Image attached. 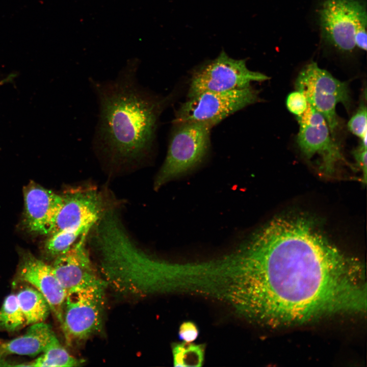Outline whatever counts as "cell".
Instances as JSON below:
<instances>
[{"instance_id": "9a60e30c", "label": "cell", "mask_w": 367, "mask_h": 367, "mask_svg": "<svg viewBox=\"0 0 367 367\" xmlns=\"http://www.w3.org/2000/svg\"><path fill=\"white\" fill-rule=\"evenodd\" d=\"M20 307L26 321V325L43 322L50 311L43 295L34 287L27 286L16 295Z\"/></svg>"}, {"instance_id": "3957f363", "label": "cell", "mask_w": 367, "mask_h": 367, "mask_svg": "<svg viewBox=\"0 0 367 367\" xmlns=\"http://www.w3.org/2000/svg\"><path fill=\"white\" fill-rule=\"evenodd\" d=\"M175 125L166 156L155 178V190L201 163L209 148L213 127L209 124L190 122Z\"/></svg>"}, {"instance_id": "8fae6325", "label": "cell", "mask_w": 367, "mask_h": 367, "mask_svg": "<svg viewBox=\"0 0 367 367\" xmlns=\"http://www.w3.org/2000/svg\"><path fill=\"white\" fill-rule=\"evenodd\" d=\"M88 233H84L69 250L56 257L51 266L67 294L77 288L107 285L98 275L86 247Z\"/></svg>"}, {"instance_id": "6da1fadb", "label": "cell", "mask_w": 367, "mask_h": 367, "mask_svg": "<svg viewBox=\"0 0 367 367\" xmlns=\"http://www.w3.org/2000/svg\"><path fill=\"white\" fill-rule=\"evenodd\" d=\"M207 275L213 299L266 325L366 310L362 263L302 215L273 219L233 251L213 259Z\"/></svg>"}, {"instance_id": "5b68a950", "label": "cell", "mask_w": 367, "mask_h": 367, "mask_svg": "<svg viewBox=\"0 0 367 367\" xmlns=\"http://www.w3.org/2000/svg\"><path fill=\"white\" fill-rule=\"evenodd\" d=\"M106 286L77 288L67 294L61 326L69 345L86 340L100 330Z\"/></svg>"}, {"instance_id": "ba28073f", "label": "cell", "mask_w": 367, "mask_h": 367, "mask_svg": "<svg viewBox=\"0 0 367 367\" xmlns=\"http://www.w3.org/2000/svg\"><path fill=\"white\" fill-rule=\"evenodd\" d=\"M262 73L251 71L244 60H237L222 51L215 59L195 69L188 92L190 98L206 91L222 92L251 86L252 82L267 80Z\"/></svg>"}, {"instance_id": "7c38bea8", "label": "cell", "mask_w": 367, "mask_h": 367, "mask_svg": "<svg viewBox=\"0 0 367 367\" xmlns=\"http://www.w3.org/2000/svg\"><path fill=\"white\" fill-rule=\"evenodd\" d=\"M17 278L30 283L45 297L50 311L60 323L67 292L55 275L52 266L29 252L22 253L17 269Z\"/></svg>"}, {"instance_id": "ffe728a7", "label": "cell", "mask_w": 367, "mask_h": 367, "mask_svg": "<svg viewBox=\"0 0 367 367\" xmlns=\"http://www.w3.org/2000/svg\"><path fill=\"white\" fill-rule=\"evenodd\" d=\"M366 107L361 103L348 123L349 130L361 139L366 138Z\"/></svg>"}, {"instance_id": "7a4b0ae2", "label": "cell", "mask_w": 367, "mask_h": 367, "mask_svg": "<svg viewBox=\"0 0 367 367\" xmlns=\"http://www.w3.org/2000/svg\"><path fill=\"white\" fill-rule=\"evenodd\" d=\"M139 66L132 59L114 79L89 78L98 106L93 147L113 162L143 160L155 143L165 101L139 83Z\"/></svg>"}, {"instance_id": "e0dca14e", "label": "cell", "mask_w": 367, "mask_h": 367, "mask_svg": "<svg viewBox=\"0 0 367 367\" xmlns=\"http://www.w3.org/2000/svg\"><path fill=\"white\" fill-rule=\"evenodd\" d=\"M174 366H201L204 356V346L183 342L172 346Z\"/></svg>"}, {"instance_id": "8992f818", "label": "cell", "mask_w": 367, "mask_h": 367, "mask_svg": "<svg viewBox=\"0 0 367 367\" xmlns=\"http://www.w3.org/2000/svg\"><path fill=\"white\" fill-rule=\"evenodd\" d=\"M258 100L257 91L251 86L227 91L204 92L188 98L177 110L173 123L203 122L213 127Z\"/></svg>"}, {"instance_id": "277c9868", "label": "cell", "mask_w": 367, "mask_h": 367, "mask_svg": "<svg viewBox=\"0 0 367 367\" xmlns=\"http://www.w3.org/2000/svg\"><path fill=\"white\" fill-rule=\"evenodd\" d=\"M295 86L305 96L308 103L324 117L334 138V131L338 124L336 106L341 103L348 109L350 105L347 83L337 80L316 62H311L299 72Z\"/></svg>"}, {"instance_id": "d6986e66", "label": "cell", "mask_w": 367, "mask_h": 367, "mask_svg": "<svg viewBox=\"0 0 367 367\" xmlns=\"http://www.w3.org/2000/svg\"><path fill=\"white\" fill-rule=\"evenodd\" d=\"M90 230H64L51 234L45 244V251L49 256L56 257L69 250L84 233Z\"/></svg>"}, {"instance_id": "603a6c76", "label": "cell", "mask_w": 367, "mask_h": 367, "mask_svg": "<svg viewBox=\"0 0 367 367\" xmlns=\"http://www.w3.org/2000/svg\"><path fill=\"white\" fill-rule=\"evenodd\" d=\"M355 159L363 172L364 179L366 177V147L360 144L359 148L354 152Z\"/></svg>"}, {"instance_id": "30bf717a", "label": "cell", "mask_w": 367, "mask_h": 367, "mask_svg": "<svg viewBox=\"0 0 367 367\" xmlns=\"http://www.w3.org/2000/svg\"><path fill=\"white\" fill-rule=\"evenodd\" d=\"M62 203L49 235L69 229L91 228L103 214L101 199L91 188H74L61 195Z\"/></svg>"}, {"instance_id": "ac0fdd59", "label": "cell", "mask_w": 367, "mask_h": 367, "mask_svg": "<svg viewBox=\"0 0 367 367\" xmlns=\"http://www.w3.org/2000/svg\"><path fill=\"white\" fill-rule=\"evenodd\" d=\"M26 325L16 295L10 294L5 299L0 309V328L8 332L16 331Z\"/></svg>"}, {"instance_id": "2e32d148", "label": "cell", "mask_w": 367, "mask_h": 367, "mask_svg": "<svg viewBox=\"0 0 367 367\" xmlns=\"http://www.w3.org/2000/svg\"><path fill=\"white\" fill-rule=\"evenodd\" d=\"M41 355L25 366L36 367H71L82 362L70 355L53 333Z\"/></svg>"}, {"instance_id": "9c48e42d", "label": "cell", "mask_w": 367, "mask_h": 367, "mask_svg": "<svg viewBox=\"0 0 367 367\" xmlns=\"http://www.w3.org/2000/svg\"><path fill=\"white\" fill-rule=\"evenodd\" d=\"M297 119L299 125L297 143L300 151L307 159L317 155L322 169L333 172L343 157L324 117L308 103Z\"/></svg>"}, {"instance_id": "7402d4cb", "label": "cell", "mask_w": 367, "mask_h": 367, "mask_svg": "<svg viewBox=\"0 0 367 367\" xmlns=\"http://www.w3.org/2000/svg\"><path fill=\"white\" fill-rule=\"evenodd\" d=\"M198 334L197 326L191 321L184 322L179 326L178 336L183 342L192 343L197 338Z\"/></svg>"}, {"instance_id": "5bb4252c", "label": "cell", "mask_w": 367, "mask_h": 367, "mask_svg": "<svg viewBox=\"0 0 367 367\" xmlns=\"http://www.w3.org/2000/svg\"><path fill=\"white\" fill-rule=\"evenodd\" d=\"M23 335L10 340L0 339V362L10 355L34 357L44 351L54 332L49 325H31Z\"/></svg>"}, {"instance_id": "44dd1931", "label": "cell", "mask_w": 367, "mask_h": 367, "mask_svg": "<svg viewBox=\"0 0 367 367\" xmlns=\"http://www.w3.org/2000/svg\"><path fill=\"white\" fill-rule=\"evenodd\" d=\"M307 104L305 96L298 90L290 93L286 99V106L288 110L297 116L304 112Z\"/></svg>"}, {"instance_id": "52a82bcc", "label": "cell", "mask_w": 367, "mask_h": 367, "mask_svg": "<svg viewBox=\"0 0 367 367\" xmlns=\"http://www.w3.org/2000/svg\"><path fill=\"white\" fill-rule=\"evenodd\" d=\"M318 14L322 36L326 42L344 52L356 48V34L366 28V6L362 1L325 0Z\"/></svg>"}, {"instance_id": "4fadbf2b", "label": "cell", "mask_w": 367, "mask_h": 367, "mask_svg": "<svg viewBox=\"0 0 367 367\" xmlns=\"http://www.w3.org/2000/svg\"><path fill=\"white\" fill-rule=\"evenodd\" d=\"M24 224L29 231L49 235L62 203L61 195L31 181L23 188Z\"/></svg>"}]
</instances>
